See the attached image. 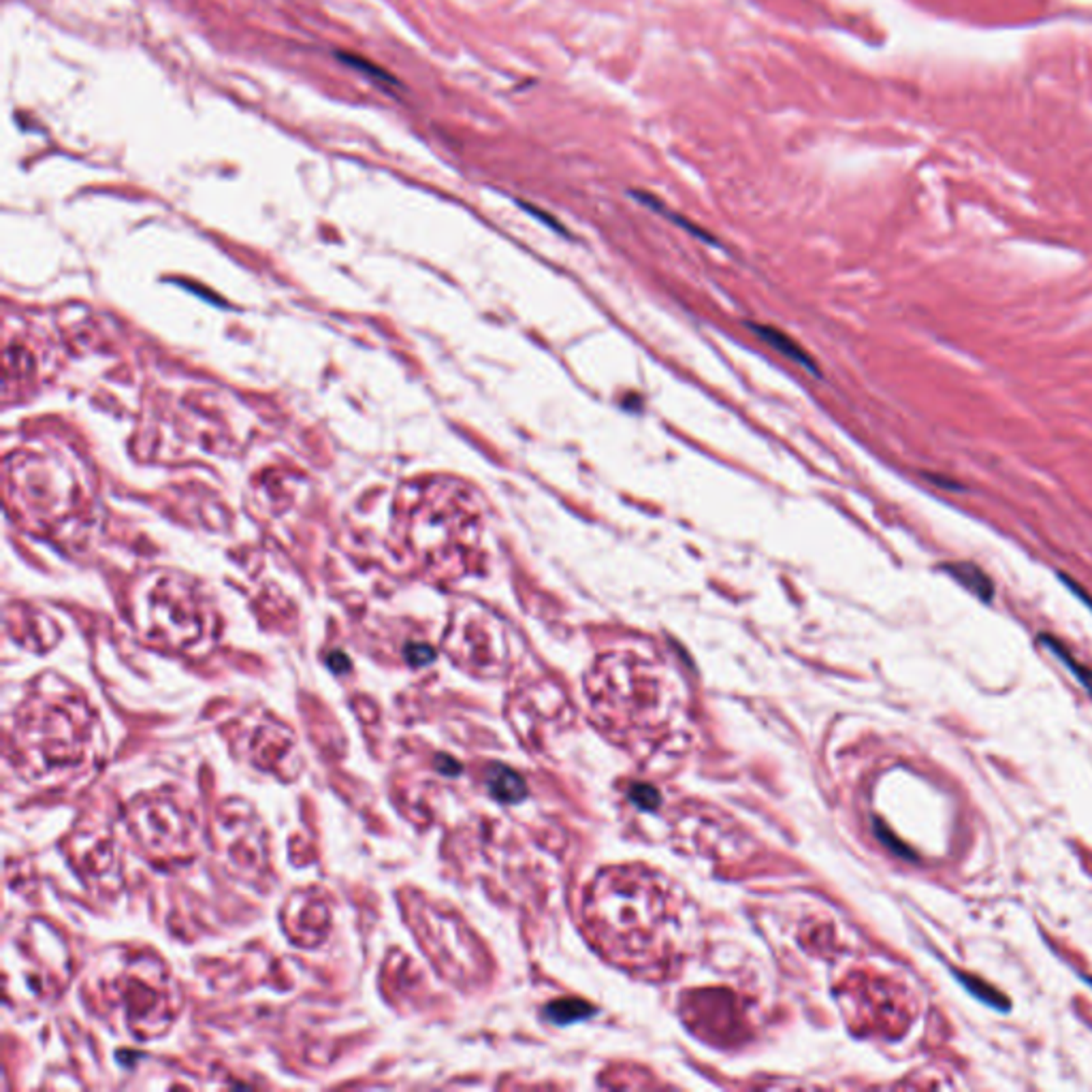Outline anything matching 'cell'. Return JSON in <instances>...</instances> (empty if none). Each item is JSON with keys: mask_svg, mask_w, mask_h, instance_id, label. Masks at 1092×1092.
I'll use <instances>...</instances> for the list:
<instances>
[{"mask_svg": "<svg viewBox=\"0 0 1092 1092\" xmlns=\"http://www.w3.org/2000/svg\"><path fill=\"white\" fill-rule=\"evenodd\" d=\"M685 1012L689 1014V1027L696 1028V1033L706 1035L709 1039H732L728 1024L736 1033L741 1028V1020H738V1005L730 992H696L689 994L685 1000Z\"/></svg>", "mask_w": 1092, "mask_h": 1092, "instance_id": "obj_3", "label": "cell"}, {"mask_svg": "<svg viewBox=\"0 0 1092 1092\" xmlns=\"http://www.w3.org/2000/svg\"><path fill=\"white\" fill-rule=\"evenodd\" d=\"M941 572H945L947 576L954 578L956 583L965 587L969 593H973V596L984 602V604H990L994 600V583L992 578L986 574V572L977 566V563H971V561H947V563H941L939 566Z\"/></svg>", "mask_w": 1092, "mask_h": 1092, "instance_id": "obj_4", "label": "cell"}, {"mask_svg": "<svg viewBox=\"0 0 1092 1092\" xmlns=\"http://www.w3.org/2000/svg\"><path fill=\"white\" fill-rule=\"evenodd\" d=\"M405 658L414 666H425L427 661L433 659V651L425 645H410L408 651H405Z\"/></svg>", "mask_w": 1092, "mask_h": 1092, "instance_id": "obj_9", "label": "cell"}, {"mask_svg": "<svg viewBox=\"0 0 1092 1092\" xmlns=\"http://www.w3.org/2000/svg\"><path fill=\"white\" fill-rule=\"evenodd\" d=\"M1039 645H1043L1045 649H1048L1054 655V658L1063 661L1069 673H1071L1075 676V679H1078V683L1082 685V688L1086 689L1088 694L1092 696V670L1090 668L1084 666L1080 659H1075L1073 653L1069 651L1067 646L1063 643H1060V640L1057 636L1042 634V636H1039Z\"/></svg>", "mask_w": 1092, "mask_h": 1092, "instance_id": "obj_7", "label": "cell"}, {"mask_svg": "<svg viewBox=\"0 0 1092 1092\" xmlns=\"http://www.w3.org/2000/svg\"><path fill=\"white\" fill-rule=\"evenodd\" d=\"M489 789H491L493 796L508 802H515L525 794L523 781L515 773L506 771V768H493L489 773Z\"/></svg>", "mask_w": 1092, "mask_h": 1092, "instance_id": "obj_8", "label": "cell"}, {"mask_svg": "<svg viewBox=\"0 0 1092 1092\" xmlns=\"http://www.w3.org/2000/svg\"><path fill=\"white\" fill-rule=\"evenodd\" d=\"M585 924L608 960L664 977L681 965L694 935V909L676 886L643 866L604 869L585 899Z\"/></svg>", "mask_w": 1092, "mask_h": 1092, "instance_id": "obj_1", "label": "cell"}, {"mask_svg": "<svg viewBox=\"0 0 1092 1092\" xmlns=\"http://www.w3.org/2000/svg\"><path fill=\"white\" fill-rule=\"evenodd\" d=\"M954 977L958 979L962 986H965V990L969 994H973L979 1003H984L986 1007L997 1009V1012H1009V1009H1012V1000H1009L1005 994H1000L992 984L986 982V979L977 977L973 973H965V971H956V969H954Z\"/></svg>", "mask_w": 1092, "mask_h": 1092, "instance_id": "obj_6", "label": "cell"}, {"mask_svg": "<svg viewBox=\"0 0 1092 1092\" xmlns=\"http://www.w3.org/2000/svg\"><path fill=\"white\" fill-rule=\"evenodd\" d=\"M929 478L932 480V483H937L939 487H941V485H947V489H960V485H958V483H952V480H950V483H947V480H945L943 476H929Z\"/></svg>", "mask_w": 1092, "mask_h": 1092, "instance_id": "obj_10", "label": "cell"}, {"mask_svg": "<svg viewBox=\"0 0 1092 1092\" xmlns=\"http://www.w3.org/2000/svg\"><path fill=\"white\" fill-rule=\"evenodd\" d=\"M753 329V333H756L759 340L764 344L771 346L774 352H779L789 361H794L796 365H801L802 369H807V372L817 374V365L815 361H813L804 348L798 342H794L792 337L787 333H783L781 329H774V327H766V325H749Z\"/></svg>", "mask_w": 1092, "mask_h": 1092, "instance_id": "obj_5", "label": "cell"}, {"mask_svg": "<svg viewBox=\"0 0 1092 1092\" xmlns=\"http://www.w3.org/2000/svg\"><path fill=\"white\" fill-rule=\"evenodd\" d=\"M591 696L598 713L604 715V721H608V728L621 730L625 736H631L634 730L640 732L664 730L681 711L676 691H664L659 685L645 688L643 691L634 688L630 691H617L615 688H608V691L593 689Z\"/></svg>", "mask_w": 1092, "mask_h": 1092, "instance_id": "obj_2", "label": "cell"}]
</instances>
